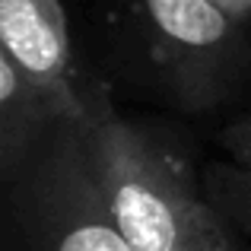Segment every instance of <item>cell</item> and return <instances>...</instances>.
Here are the masks:
<instances>
[{"instance_id": "obj_1", "label": "cell", "mask_w": 251, "mask_h": 251, "mask_svg": "<svg viewBox=\"0 0 251 251\" xmlns=\"http://www.w3.org/2000/svg\"><path fill=\"white\" fill-rule=\"evenodd\" d=\"M121 74L184 115L213 111L251 86L245 25L213 0H111Z\"/></svg>"}, {"instance_id": "obj_2", "label": "cell", "mask_w": 251, "mask_h": 251, "mask_svg": "<svg viewBox=\"0 0 251 251\" xmlns=\"http://www.w3.org/2000/svg\"><path fill=\"white\" fill-rule=\"evenodd\" d=\"M92 169L111 216L134 251H178L207 194L175 143L118 115L111 89L83 121Z\"/></svg>"}, {"instance_id": "obj_3", "label": "cell", "mask_w": 251, "mask_h": 251, "mask_svg": "<svg viewBox=\"0 0 251 251\" xmlns=\"http://www.w3.org/2000/svg\"><path fill=\"white\" fill-rule=\"evenodd\" d=\"M0 197L6 251H134L105 203L80 121L61 124Z\"/></svg>"}, {"instance_id": "obj_4", "label": "cell", "mask_w": 251, "mask_h": 251, "mask_svg": "<svg viewBox=\"0 0 251 251\" xmlns=\"http://www.w3.org/2000/svg\"><path fill=\"white\" fill-rule=\"evenodd\" d=\"M0 54L61 99L80 124L108 92V83L89 76L76 61L61 0H0Z\"/></svg>"}, {"instance_id": "obj_5", "label": "cell", "mask_w": 251, "mask_h": 251, "mask_svg": "<svg viewBox=\"0 0 251 251\" xmlns=\"http://www.w3.org/2000/svg\"><path fill=\"white\" fill-rule=\"evenodd\" d=\"M67 121L76 118L61 99L32 83L10 57L0 54V184H10Z\"/></svg>"}, {"instance_id": "obj_6", "label": "cell", "mask_w": 251, "mask_h": 251, "mask_svg": "<svg viewBox=\"0 0 251 251\" xmlns=\"http://www.w3.org/2000/svg\"><path fill=\"white\" fill-rule=\"evenodd\" d=\"M203 194L226 223L251 232V169H242L235 162H216L203 175Z\"/></svg>"}, {"instance_id": "obj_7", "label": "cell", "mask_w": 251, "mask_h": 251, "mask_svg": "<svg viewBox=\"0 0 251 251\" xmlns=\"http://www.w3.org/2000/svg\"><path fill=\"white\" fill-rule=\"evenodd\" d=\"M178 251H239V245L229 235V226L223 220V213L207 201V207L197 213L191 232L184 235Z\"/></svg>"}, {"instance_id": "obj_8", "label": "cell", "mask_w": 251, "mask_h": 251, "mask_svg": "<svg viewBox=\"0 0 251 251\" xmlns=\"http://www.w3.org/2000/svg\"><path fill=\"white\" fill-rule=\"evenodd\" d=\"M223 150L229 153V159L242 169H251V111L242 118H235L229 127H223L220 134Z\"/></svg>"}, {"instance_id": "obj_9", "label": "cell", "mask_w": 251, "mask_h": 251, "mask_svg": "<svg viewBox=\"0 0 251 251\" xmlns=\"http://www.w3.org/2000/svg\"><path fill=\"white\" fill-rule=\"evenodd\" d=\"M213 3L223 6V10H226L232 19H239L242 25L251 19V0H213Z\"/></svg>"}]
</instances>
